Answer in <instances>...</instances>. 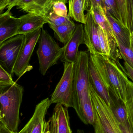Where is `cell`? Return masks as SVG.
<instances>
[{
  "label": "cell",
  "mask_w": 133,
  "mask_h": 133,
  "mask_svg": "<svg viewBox=\"0 0 133 133\" xmlns=\"http://www.w3.org/2000/svg\"><path fill=\"white\" fill-rule=\"evenodd\" d=\"M68 0H54L50 11L59 16L67 17L68 16L66 4Z\"/></svg>",
  "instance_id": "cell-23"
},
{
  "label": "cell",
  "mask_w": 133,
  "mask_h": 133,
  "mask_svg": "<svg viewBox=\"0 0 133 133\" xmlns=\"http://www.w3.org/2000/svg\"><path fill=\"white\" fill-rule=\"evenodd\" d=\"M119 123V127L123 133H133L130 127L128 121L124 123Z\"/></svg>",
  "instance_id": "cell-31"
},
{
  "label": "cell",
  "mask_w": 133,
  "mask_h": 133,
  "mask_svg": "<svg viewBox=\"0 0 133 133\" xmlns=\"http://www.w3.org/2000/svg\"><path fill=\"white\" fill-rule=\"evenodd\" d=\"M127 28L132 33L133 30V0H126Z\"/></svg>",
  "instance_id": "cell-29"
},
{
  "label": "cell",
  "mask_w": 133,
  "mask_h": 133,
  "mask_svg": "<svg viewBox=\"0 0 133 133\" xmlns=\"http://www.w3.org/2000/svg\"><path fill=\"white\" fill-rule=\"evenodd\" d=\"M37 51L41 73L45 76L49 68L58 63L63 52L61 47L47 30L42 28Z\"/></svg>",
  "instance_id": "cell-5"
},
{
  "label": "cell",
  "mask_w": 133,
  "mask_h": 133,
  "mask_svg": "<svg viewBox=\"0 0 133 133\" xmlns=\"http://www.w3.org/2000/svg\"><path fill=\"white\" fill-rule=\"evenodd\" d=\"M23 91V87L16 82L10 87L0 89V122L15 133L18 132Z\"/></svg>",
  "instance_id": "cell-3"
},
{
  "label": "cell",
  "mask_w": 133,
  "mask_h": 133,
  "mask_svg": "<svg viewBox=\"0 0 133 133\" xmlns=\"http://www.w3.org/2000/svg\"></svg>",
  "instance_id": "cell-40"
},
{
  "label": "cell",
  "mask_w": 133,
  "mask_h": 133,
  "mask_svg": "<svg viewBox=\"0 0 133 133\" xmlns=\"http://www.w3.org/2000/svg\"><path fill=\"white\" fill-rule=\"evenodd\" d=\"M68 3L69 17L76 22L85 24L87 19L85 12L89 9V0H69Z\"/></svg>",
  "instance_id": "cell-19"
},
{
  "label": "cell",
  "mask_w": 133,
  "mask_h": 133,
  "mask_svg": "<svg viewBox=\"0 0 133 133\" xmlns=\"http://www.w3.org/2000/svg\"><path fill=\"white\" fill-rule=\"evenodd\" d=\"M90 6L89 8H93L98 6H101L105 9L104 0H89Z\"/></svg>",
  "instance_id": "cell-30"
},
{
  "label": "cell",
  "mask_w": 133,
  "mask_h": 133,
  "mask_svg": "<svg viewBox=\"0 0 133 133\" xmlns=\"http://www.w3.org/2000/svg\"><path fill=\"white\" fill-rule=\"evenodd\" d=\"M86 22L84 25L85 44L90 54H102L100 45L98 25L89 9L87 11Z\"/></svg>",
  "instance_id": "cell-12"
},
{
  "label": "cell",
  "mask_w": 133,
  "mask_h": 133,
  "mask_svg": "<svg viewBox=\"0 0 133 133\" xmlns=\"http://www.w3.org/2000/svg\"><path fill=\"white\" fill-rule=\"evenodd\" d=\"M111 96L112 102L110 108L115 118L119 123H124L128 121V114L125 104L123 101Z\"/></svg>",
  "instance_id": "cell-21"
},
{
  "label": "cell",
  "mask_w": 133,
  "mask_h": 133,
  "mask_svg": "<svg viewBox=\"0 0 133 133\" xmlns=\"http://www.w3.org/2000/svg\"><path fill=\"white\" fill-rule=\"evenodd\" d=\"M12 76L0 65V89L10 87L15 83Z\"/></svg>",
  "instance_id": "cell-25"
},
{
  "label": "cell",
  "mask_w": 133,
  "mask_h": 133,
  "mask_svg": "<svg viewBox=\"0 0 133 133\" xmlns=\"http://www.w3.org/2000/svg\"><path fill=\"white\" fill-rule=\"evenodd\" d=\"M45 16L48 25L55 26H59L73 22L69 15L67 17H62L58 15L54 12L50 11L48 12Z\"/></svg>",
  "instance_id": "cell-22"
},
{
  "label": "cell",
  "mask_w": 133,
  "mask_h": 133,
  "mask_svg": "<svg viewBox=\"0 0 133 133\" xmlns=\"http://www.w3.org/2000/svg\"><path fill=\"white\" fill-rule=\"evenodd\" d=\"M20 24L18 34L26 35L43 28L44 24L48 23L45 16L41 15L27 13L19 17Z\"/></svg>",
  "instance_id": "cell-17"
},
{
  "label": "cell",
  "mask_w": 133,
  "mask_h": 133,
  "mask_svg": "<svg viewBox=\"0 0 133 133\" xmlns=\"http://www.w3.org/2000/svg\"><path fill=\"white\" fill-rule=\"evenodd\" d=\"M127 90L129 91L131 97L132 101L133 107V82L129 81L127 86Z\"/></svg>",
  "instance_id": "cell-33"
},
{
  "label": "cell",
  "mask_w": 133,
  "mask_h": 133,
  "mask_svg": "<svg viewBox=\"0 0 133 133\" xmlns=\"http://www.w3.org/2000/svg\"><path fill=\"white\" fill-rule=\"evenodd\" d=\"M98 31L100 37V45L102 54L111 58V50L108 40L102 29L98 25Z\"/></svg>",
  "instance_id": "cell-26"
},
{
  "label": "cell",
  "mask_w": 133,
  "mask_h": 133,
  "mask_svg": "<svg viewBox=\"0 0 133 133\" xmlns=\"http://www.w3.org/2000/svg\"><path fill=\"white\" fill-rule=\"evenodd\" d=\"M105 12H109L120 22V17L115 0H104Z\"/></svg>",
  "instance_id": "cell-28"
},
{
  "label": "cell",
  "mask_w": 133,
  "mask_h": 133,
  "mask_svg": "<svg viewBox=\"0 0 133 133\" xmlns=\"http://www.w3.org/2000/svg\"><path fill=\"white\" fill-rule=\"evenodd\" d=\"M124 66L127 72V75L133 82V69L126 62H124Z\"/></svg>",
  "instance_id": "cell-32"
},
{
  "label": "cell",
  "mask_w": 133,
  "mask_h": 133,
  "mask_svg": "<svg viewBox=\"0 0 133 133\" xmlns=\"http://www.w3.org/2000/svg\"><path fill=\"white\" fill-rule=\"evenodd\" d=\"M63 65V74L52 94L51 104H61L74 109V63L65 62Z\"/></svg>",
  "instance_id": "cell-6"
},
{
  "label": "cell",
  "mask_w": 133,
  "mask_h": 133,
  "mask_svg": "<svg viewBox=\"0 0 133 133\" xmlns=\"http://www.w3.org/2000/svg\"><path fill=\"white\" fill-rule=\"evenodd\" d=\"M9 0H8V2H9Z\"/></svg>",
  "instance_id": "cell-39"
},
{
  "label": "cell",
  "mask_w": 133,
  "mask_h": 133,
  "mask_svg": "<svg viewBox=\"0 0 133 133\" xmlns=\"http://www.w3.org/2000/svg\"><path fill=\"white\" fill-rule=\"evenodd\" d=\"M89 75L90 82L93 88L110 107L112 101L111 96L90 57L89 62Z\"/></svg>",
  "instance_id": "cell-15"
},
{
  "label": "cell",
  "mask_w": 133,
  "mask_h": 133,
  "mask_svg": "<svg viewBox=\"0 0 133 133\" xmlns=\"http://www.w3.org/2000/svg\"><path fill=\"white\" fill-rule=\"evenodd\" d=\"M20 24L19 18L12 15L10 11H6L0 15V44L18 35Z\"/></svg>",
  "instance_id": "cell-14"
},
{
  "label": "cell",
  "mask_w": 133,
  "mask_h": 133,
  "mask_svg": "<svg viewBox=\"0 0 133 133\" xmlns=\"http://www.w3.org/2000/svg\"><path fill=\"white\" fill-rule=\"evenodd\" d=\"M90 55L87 51H79L74 63L75 108L77 115L86 125H93L95 111L91 95L89 75Z\"/></svg>",
  "instance_id": "cell-1"
},
{
  "label": "cell",
  "mask_w": 133,
  "mask_h": 133,
  "mask_svg": "<svg viewBox=\"0 0 133 133\" xmlns=\"http://www.w3.org/2000/svg\"><path fill=\"white\" fill-rule=\"evenodd\" d=\"M116 41L122 58L133 69V50L132 48L125 46L120 42Z\"/></svg>",
  "instance_id": "cell-24"
},
{
  "label": "cell",
  "mask_w": 133,
  "mask_h": 133,
  "mask_svg": "<svg viewBox=\"0 0 133 133\" xmlns=\"http://www.w3.org/2000/svg\"><path fill=\"white\" fill-rule=\"evenodd\" d=\"M90 84L91 95L95 111V120L93 125L95 133H123L111 108Z\"/></svg>",
  "instance_id": "cell-4"
},
{
  "label": "cell",
  "mask_w": 133,
  "mask_h": 133,
  "mask_svg": "<svg viewBox=\"0 0 133 133\" xmlns=\"http://www.w3.org/2000/svg\"><path fill=\"white\" fill-rule=\"evenodd\" d=\"M81 44H85L84 25L82 23L76 25L72 36L63 47L62 62L75 63L78 57L79 46Z\"/></svg>",
  "instance_id": "cell-11"
},
{
  "label": "cell",
  "mask_w": 133,
  "mask_h": 133,
  "mask_svg": "<svg viewBox=\"0 0 133 133\" xmlns=\"http://www.w3.org/2000/svg\"><path fill=\"white\" fill-rule=\"evenodd\" d=\"M78 133H82L80 131H78Z\"/></svg>",
  "instance_id": "cell-38"
},
{
  "label": "cell",
  "mask_w": 133,
  "mask_h": 133,
  "mask_svg": "<svg viewBox=\"0 0 133 133\" xmlns=\"http://www.w3.org/2000/svg\"><path fill=\"white\" fill-rule=\"evenodd\" d=\"M110 94L126 102L128 79L125 69L110 57L102 54L90 55Z\"/></svg>",
  "instance_id": "cell-2"
},
{
  "label": "cell",
  "mask_w": 133,
  "mask_h": 133,
  "mask_svg": "<svg viewBox=\"0 0 133 133\" xmlns=\"http://www.w3.org/2000/svg\"><path fill=\"white\" fill-rule=\"evenodd\" d=\"M54 31L55 37L58 40L65 44L71 39L75 29L76 25L73 22L59 26L49 25Z\"/></svg>",
  "instance_id": "cell-20"
},
{
  "label": "cell",
  "mask_w": 133,
  "mask_h": 133,
  "mask_svg": "<svg viewBox=\"0 0 133 133\" xmlns=\"http://www.w3.org/2000/svg\"><path fill=\"white\" fill-rule=\"evenodd\" d=\"M120 17V22L127 28L126 0H115ZM128 29V28H127Z\"/></svg>",
  "instance_id": "cell-27"
},
{
  "label": "cell",
  "mask_w": 133,
  "mask_h": 133,
  "mask_svg": "<svg viewBox=\"0 0 133 133\" xmlns=\"http://www.w3.org/2000/svg\"><path fill=\"white\" fill-rule=\"evenodd\" d=\"M89 9L92 13L94 21L101 28L107 38L111 50V58L115 61L117 64H121L119 63V59H122V58L118 48L116 39L104 9L101 6Z\"/></svg>",
  "instance_id": "cell-9"
},
{
  "label": "cell",
  "mask_w": 133,
  "mask_h": 133,
  "mask_svg": "<svg viewBox=\"0 0 133 133\" xmlns=\"http://www.w3.org/2000/svg\"><path fill=\"white\" fill-rule=\"evenodd\" d=\"M25 35L19 34L0 44L1 65L12 76L16 62L25 41Z\"/></svg>",
  "instance_id": "cell-7"
},
{
  "label": "cell",
  "mask_w": 133,
  "mask_h": 133,
  "mask_svg": "<svg viewBox=\"0 0 133 133\" xmlns=\"http://www.w3.org/2000/svg\"><path fill=\"white\" fill-rule=\"evenodd\" d=\"M68 108L57 104L49 119L50 133H72Z\"/></svg>",
  "instance_id": "cell-13"
},
{
  "label": "cell",
  "mask_w": 133,
  "mask_h": 133,
  "mask_svg": "<svg viewBox=\"0 0 133 133\" xmlns=\"http://www.w3.org/2000/svg\"><path fill=\"white\" fill-rule=\"evenodd\" d=\"M19 1V0H9L8 5L7 7V11H11L12 8L16 6Z\"/></svg>",
  "instance_id": "cell-34"
},
{
  "label": "cell",
  "mask_w": 133,
  "mask_h": 133,
  "mask_svg": "<svg viewBox=\"0 0 133 133\" xmlns=\"http://www.w3.org/2000/svg\"><path fill=\"white\" fill-rule=\"evenodd\" d=\"M0 133H16L11 131L3 123L0 122Z\"/></svg>",
  "instance_id": "cell-35"
},
{
  "label": "cell",
  "mask_w": 133,
  "mask_h": 133,
  "mask_svg": "<svg viewBox=\"0 0 133 133\" xmlns=\"http://www.w3.org/2000/svg\"><path fill=\"white\" fill-rule=\"evenodd\" d=\"M54 0H19L17 8L27 13L45 16L50 11Z\"/></svg>",
  "instance_id": "cell-16"
},
{
  "label": "cell",
  "mask_w": 133,
  "mask_h": 133,
  "mask_svg": "<svg viewBox=\"0 0 133 133\" xmlns=\"http://www.w3.org/2000/svg\"><path fill=\"white\" fill-rule=\"evenodd\" d=\"M130 46L132 48L133 50V30L131 34V44H130Z\"/></svg>",
  "instance_id": "cell-37"
},
{
  "label": "cell",
  "mask_w": 133,
  "mask_h": 133,
  "mask_svg": "<svg viewBox=\"0 0 133 133\" xmlns=\"http://www.w3.org/2000/svg\"><path fill=\"white\" fill-rule=\"evenodd\" d=\"M48 98L42 100L35 108L33 116L26 125L17 133H43L47 122L45 117L51 105Z\"/></svg>",
  "instance_id": "cell-10"
},
{
  "label": "cell",
  "mask_w": 133,
  "mask_h": 133,
  "mask_svg": "<svg viewBox=\"0 0 133 133\" xmlns=\"http://www.w3.org/2000/svg\"><path fill=\"white\" fill-rule=\"evenodd\" d=\"M42 29L25 35L24 44L13 69L14 73L18 77H20L28 70L30 69V61L35 46L39 40Z\"/></svg>",
  "instance_id": "cell-8"
},
{
  "label": "cell",
  "mask_w": 133,
  "mask_h": 133,
  "mask_svg": "<svg viewBox=\"0 0 133 133\" xmlns=\"http://www.w3.org/2000/svg\"><path fill=\"white\" fill-rule=\"evenodd\" d=\"M116 41L125 46L130 47L131 44V33L118 20L109 12H105Z\"/></svg>",
  "instance_id": "cell-18"
},
{
  "label": "cell",
  "mask_w": 133,
  "mask_h": 133,
  "mask_svg": "<svg viewBox=\"0 0 133 133\" xmlns=\"http://www.w3.org/2000/svg\"><path fill=\"white\" fill-rule=\"evenodd\" d=\"M43 133H50V123L49 120L46 123V125Z\"/></svg>",
  "instance_id": "cell-36"
}]
</instances>
